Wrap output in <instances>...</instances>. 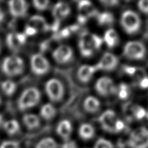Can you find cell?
Masks as SVG:
<instances>
[{
	"mask_svg": "<svg viewBox=\"0 0 148 148\" xmlns=\"http://www.w3.org/2000/svg\"><path fill=\"white\" fill-rule=\"evenodd\" d=\"M121 25L127 33L133 35L138 32L140 28V18L133 10H126L121 14Z\"/></svg>",
	"mask_w": 148,
	"mask_h": 148,
	"instance_id": "cell-1",
	"label": "cell"
},
{
	"mask_svg": "<svg viewBox=\"0 0 148 148\" xmlns=\"http://www.w3.org/2000/svg\"><path fill=\"white\" fill-rule=\"evenodd\" d=\"M40 97V92L36 88L31 87L26 89L18 99V108L23 111L34 107L39 103Z\"/></svg>",
	"mask_w": 148,
	"mask_h": 148,
	"instance_id": "cell-2",
	"label": "cell"
},
{
	"mask_svg": "<svg viewBox=\"0 0 148 148\" xmlns=\"http://www.w3.org/2000/svg\"><path fill=\"white\" fill-rule=\"evenodd\" d=\"M2 70L5 75L9 77L20 75L24 70V62L19 57H8L3 62Z\"/></svg>",
	"mask_w": 148,
	"mask_h": 148,
	"instance_id": "cell-3",
	"label": "cell"
},
{
	"mask_svg": "<svg viewBox=\"0 0 148 148\" xmlns=\"http://www.w3.org/2000/svg\"><path fill=\"white\" fill-rule=\"evenodd\" d=\"M130 148H148V129L139 127L132 132L128 140Z\"/></svg>",
	"mask_w": 148,
	"mask_h": 148,
	"instance_id": "cell-4",
	"label": "cell"
},
{
	"mask_svg": "<svg viewBox=\"0 0 148 148\" xmlns=\"http://www.w3.org/2000/svg\"><path fill=\"white\" fill-rule=\"evenodd\" d=\"M45 90L49 99L53 102L60 101L64 96V86L59 79H50L46 83Z\"/></svg>",
	"mask_w": 148,
	"mask_h": 148,
	"instance_id": "cell-5",
	"label": "cell"
},
{
	"mask_svg": "<svg viewBox=\"0 0 148 148\" xmlns=\"http://www.w3.org/2000/svg\"><path fill=\"white\" fill-rule=\"evenodd\" d=\"M123 53L129 59L141 60L146 55V47L142 42L131 41L124 46Z\"/></svg>",
	"mask_w": 148,
	"mask_h": 148,
	"instance_id": "cell-6",
	"label": "cell"
},
{
	"mask_svg": "<svg viewBox=\"0 0 148 148\" xmlns=\"http://www.w3.org/2000/svg\"><path fill=\"white\" fill-rule=\"evenodd\" d=\"M31 67L33 72L36 75H43L49 72L50 64L43 55L35 54L31 57Z\"/></svg>",
	"mask_w": 148,
	"mask_h": 148,
	"instance_id": "cell-7",
	"label": "cell"
},
{
	"mask_svg": "<svg viewBox=\"0 0 148 148\" xmlns=\"http://www.w3.org/2000/svg\"><path fill=\"white\" fill-rule=\"evenodd\" d=\"M117 120L116 113L112 110L105 111L99 118V123L103 129L111 133H116L115 123Z\"/></svg>",
	"mask_w": 148,
	"mask_h": 148,
	"instance_id": "cell-8",
	"label": "cell"
},
{
	"mask_svg": "<svg viewBox=\"0 0 148 148\" xmlns=\"http://www.w3.org/2000/svg\"><path fill=\"white\" fill-rule=\"evenodd\" d=\"M95 88L97 93L103 96H107L116 91L113 81L108 77H103L99 79L95 85Z\"/></svg>",
	"mask_w": 148,
	"mask_h": 148,
	"instance_id": "cell-9",
	"label": "cell"
},
{
	"mask_svg": "<svg viewBox=\"0 0 148 148\" xmlns=\"http://www.w3.org/2000/svg\"><path fill=\"white\" fill-rule=\"evenodd\" d=\"M53 57L59 64H66L69 62L73 58V50L70 46L62 45L55 49Z\"/></svg>",
	"mask_w": 148,
	"mask_h": 148,
	"instance_id": "cell-10",
	"label": "cell"
},
{
	"mask_svg": "<svg viewBox=\"0 0 148 148\" xmlns=\"http://www.w3.org/2000/svg\"><path fill=\"white\" fill-rule=\"evenodd\" d=\"M118 64V59L117 57L110 53H106L103 55L96 67L97 70L112 71L117 67Z\"/></svg>",
	"mask_w": 148,
	"mask_h": 148,
	"instance_id": "cell-11",
	"label": "cell"
},
{
	"mask_svg": "<svg viewBox=\"0 0 148 148\" xmlns=\"http://www.w3.org/2000/svg\"><path fill=\"white\" fill-rule=\"evenodd\" d=\"M10 13L12 16L19 18L24 16L28 9L27 2L23 0H13L9 2Z\"/></svg>",
	"mask_w": 148,
	"mask_h": 148,
	"instance_id": "cell-12",
	"label": "cell"
},
{
	"mask_svg": "<svg viewBox=\"0 0 148 148\" xmlns=\"http://www.w3.org/2000/svg\"><path fill=\"white\" fill-rule=\"evenodd\" d=\"M70 8L69 5L63 2H59L55 4L53 10V14L55 18V20L58 22L65 19L70 14Z\"/></svg>",
	"mask_w": 148,
	"mask_h": 148,
	"instance_id": "cell-13",
	"label": "cell"
},
{
	"mask_svg": "<svg viewBox=\"0 0 148 148\" xmlns=\"http://www.w3.org/2000/svg\"><path fill=\"white\" fill-rule=\"evenodd\" d=\"M97 70L96 66L83 65L79 68L77 72V77L79 81L83 83H86L91 80L94 74Z\"/></svg>",
	"mask_w": 148,
	"mask_h": 148,
	"instance_id": "cell-14",
	"label": "cell"
},
{
	"mask_svg": "<svg viewBox=\"0 0 148 148\" xmlns=\"http://www.w3.org/2000/svg\"><path fill=\"white\" fill-rule=\"evenodd\" d=\"M72 130V125L70 121L67 120H64L58 124L56 131L60 137H61L65 141H68L70 138Z\"/></svg>",
	"mask_w": 148,
	"mask_h": 148,
	"instance_id": "cell-15",
	"label": "cell"
},
{
	"mask_svg": "<svg viewBox=\"0 0 148 148\" xmlns=\"http://www.w3.org/2000/svg\"><path fill=\"white\" fill-rule=\"evenodd\" d=\"M78 9L80 14L87 18L97 16V11L91 2L89 1H81L78 3Z\"/></svg>",
	"mask_w": 148,
	"mask_h": 148,
	"instance_id": "cell-16",
	"label": "cell"
},
{
	"mask_svg": "<svg viewBox=\"0 0 148 148\" xmlns=\"http://www.w3.org/2000/svg\"><path fill=\"white\" fill-rule=\"evenodd\" d=\"M80 39L86 42L87 44L93 47L94 50L99 49L101 47L103 42L102 38H100L99 36L90 33H84L81 36Z\"/></svg>",
	"mask_w": 148,
	"mask_h": 148,
	"instance_id": "cell-17",
	"label": "cell"
},
{
	"mask_svg": "<svg viewBox=\"0 0 148 148\" xmlns=\"http://www.w3.org/2000/svg\"><path fill=\"white\" fill-rule=\"evenodd\" d=\"M37 31H47L49 29L50 26L47 24L46 20L39 15H35L31 17L29 20V25Z\"/></svg>",
	"mask_w": 148,
	"mask_h": 148,
	"instance_id": "cell-18",
	"label": "cell"
},
{
	"mask_svg": "<svg viewBox=\"0 0 148 148\" xmlns=\"http://www.w3.org/2000/svg\"><path fill=\"white\" fill-rule=\"evenodd\" d=\"M79 135L84 140H89L94 138L95 129L91 124L83 123L79 129Z\"/></svg>",
	"mask_w": 148,
	"mask_h": 148,
	"instance_id": "cell-19",
	"label": "cell"
},
{
	"mask_svg": "<svg viewBox=\"0 0 148 148\" xmlns=\"http://www.w3.org/2000/svg\"><path fill=\"white\" fill-rule=\"evenodd\" d=\"M101 103L96 97L89 96L86 97L84 101V109L86 112L90 113H96L100 109Z\"/></svg>",
	"mask_w": 148,
	"mask_h": 148,
	"instance_id": "cell-20",
	"label": "cell"
},
{
	"mask_svg": "<svg viewBox=\"0 0 148 148\" xmlns=\"http://www.w3.org/2000/svg\"><path fill=\"white\" fill-rule=\"evenodd\" d=\"M103 39L107 46L110 48H112L116 46L119 41L118 34L113 29H109L105 32Z\"/></svg>",
	"mask_w": 148,
	"mask_h": 148,
	"instance_id": "cell-21",
	"label": "cell"
},
{
	"mask_svg": "<svg viewBox=\"0 0 148 148\" xmlns=\"http://www.w3.org/2000/svg\"><path fill=\"white\" fill-rule=\"evenodd\" d=\"M23 122L27 129L30 130L38 128L40 125V120L38 116L31 114H27L23 116Z\"/></svg>",
	"mask_w": 148,
	"mask_h": 148,
	"instance_id": "cell-22",
	"label": "cell"
},
{
	"mask_svg": "<svg viewBox=\"0 0 148 148\" xmlns=\"http://www.w3.org/2000/svg\"><path fill=\"white\" fill-rule=\"evenodd\" d=\"M57 114V110L53 105L49 103L45 104L42 107L40 115L44 120H50L53 118Z\"/></svg>",
	"mask_w": 148,
	"mask_h": 148,
	"instance_id": "cell-23",
	"label": "cell"
},
{
	"mask_svg": "<svg viewBox=\"0 0 148 148\" xmlns=\"http://www.w3.org/2000/svg\"><path fill=\"white\" fill-rule=\"evenodd\" d=\"M97 20L99 25H110L114 23V18L112 13L105 12L97 14Z\"/></svg>",
	"mask_w": 148,
	"mask_h": 148,
	"instance_id": "cell-24",
	"label": "cell"
},
{
	"mask_svg": "<svg viewBox=\"0 0 148 148\" xmlns=\"http://www.w3.org/2000/svg\"><path fill=\"white\" fill-rule=\"evenodd\" d=\"M79 48L80 50L81 54L84 57H91L95 51L93 47L81 39L79 40Z\"/></svg>",
	"mask_w": 148,
	"mask_h": 148,
	"instance_id": "cell-25",
	"label": "cell"
},
{
	"mask_svg": "<svg viewBox=\"0 0 148 148\" xmlns=\"http://www.w3.org/2000/svg\"><path fill=\"white\" fill-rule=\"evenodd\" d=\"M4 129L10 135H14L20 129V125L16 120L8 121L4 124Z\"/></svg>",
	"mask_w": 148,
	"mask_h": 148,
	"instance_id": "cell-26",
	"label": "cell"
},
{
	"mask_svg": "<svg viewBox=\"0 0 148 148\" xmlns=\"http://www.w3.org/2000/svg\"><path fill=\"white\" fill-rule=\"evenodd\" d=\"M7 44L8 47L12 51H18L22 45L14 33H9L7 36Z\"/></svg>",
	"mask_w": 148,
	"mask_h": 148,
	"instance_id": "cell-27",
	"label": "cell"
},
{
	"mask_svg": "<svg viewBox=\"0 0 148 148\" xmlns=\"http://www.w3.org/2000/svg\"><path fill=\"white\" fill-rule=\"evenodd\" d=\"M35 148H58V144L53 138L47 137L40 140L36 144Z\"/></svg>",
	"mask_w": 148,
	"mask_h": 148,
	"instance_id": "cell-28",
	"label": "cell"
},
{
	"mask_svg": "<svg viewBox=\"0 0 148 148\" xmlns=\"http://www.w3.org/2000/svg\"><path fill=\"white\" fill-rule=\"evenodd\" d=\"M1 89L7 96H11L16 89V84L11 81H5L1 84Z\"/></svg>",
	"mask_w": 148,
	"mask_h": 148,
	"instance_id": "cell-29",
	"label": "cell"
},
{
	"mask_svg": "<svg viewBox=\"0 0 148 148\" xmlns=\"http://www.w3.org/2000/svg\"><path fill=\"white\" fill-rule=\"evenodd\" d=\"M129 88L125 83H121L118 88V95L120 99H125L129 96Z\"/></svg>",
	"mask_w": 148,
	"mask_h": 148,
	"instance_id": "cell-30",
	"label": "cell"
},
{
	"mask_svg": "<svg viewBox=\"0 0 148 148\" xmlns=\"http://www.w3.org/2000/svg\"><path fill=\"white\" fill-rule=\"evenodd\" d=\"M133 114L136 120H140L147 116L146 110L138 105H136L133 107Z\"/></svg>",
	"mask_w": 148,
	"mask_h": 148,
	"instance_id": "cell-31",
	"label": "cell"
},
{
	"mask_svg": "<svg viewBox=\"0 0 148 148\" xmlns=\"http://www.w3.org/2000/svg\"><path fill=\"white\" fill-rule=\"evenodd\" d=\"M94 148H114L112 144L105 138H99L97 140Z\"/></svg>",
	"mask_w": 148,
	"mask_h": 148,
	"instance_id": "cell-32",
	"label": "cell"
},
{
	"mask_svg": "<svg viewBox=\"0 0 148 148\" xmlns=\"http://www.w3.org/2000/svg\"><path fill=\"white\" fill-rule=\"evenodd\" d=\"M49 1L46 0H35L33 1V5L37 10L40 11L46 10L49 6Z\"/></svg>",
	"mask_w": 148,
	"mask_h": 148,
	"instance_id": "cell-33",
	"label": "cell"
},
{
	"mask_svg": "<svg viewBox=\"0 0 148 148\" xmlns=\"http://www.w3.org/2000/svg\"><path fill=\"white\" fill-rule=\"evenodd\" d=\"M0 148H20V144L16 141H5L0 145Z\"/></svg>",
	"mask_w": 148,
	"mask_h": 148,
	"instance_id": "cell-34",
	"label": "cell"
},
{
	"mask_svg": "<svg viewBox=\"0 0 148 148\" xmlns=\"http://www.w3.org/2000/svg\"><path fill=\"white\" fill-rule=\"evenodd\" d=\"M138 7L143 13L148 14V0H141L138 3Z\"/></svg>",
	"mask_w": 148,
	"mask_h": 148,
	"instance_id": "cell-35",
	"label": "cell"
},
{
	"mask_svg": "<svg viewBox=\"0 0 148 148\" xmlns=\"http://www.w3.org/2000/svg\"><path fill=\"white\" fill-rule=\"evenodd\" d=\"M124 128H125V124H124L123 121L121 120L118 119L115 123V131L116 133H120V132L122 131Z\"/></svg>",
	"mask_w": 148,
	"mask_h": 148,
	"instance_id": "cell-36",
	"label": "cell"
},
{
	"mask_svg": "<svg viewBox=\"0 0 148 148\" xmlns=\"http://www.w3.org/2000/svg\"><path fill=\"white\" fill-rule=\"evenodd\" d=\"M38 32L35 28L31 27L30 25H28L25 29V35L26 36H33L36 35V34Z\"/></svg>",
	"mask_w": 148,
	"mask_h": 148,
	"instance_id": "cell-37",
	"label": "cell"
},
{
	"mask_svg": "<svg viewBox=\"0 0 148 148\" xmlns=\"http://www.w3.org/2000/svg\"><path fill=\"white\" fill-rule=\"evenodd\" d=\"M61 148H77V145L74 141L68 140L62 145Z\"/></svg>",
	"mask_w": 148,
	"mask_h": 148,
	"instance_id": "cell-38",
	"label": "cell"
},
{
	"mask_svg": "<svg viewBox=\"0 0 148 148\" xmlns=\"http://www.w3.org/2000/svg\"><path fill=\"white\" fill-rule=\"evenodd\" d=\"M16 36L21 45L24 44L27 40V36L24 33H15Z\"/></svg>",
	"mask_w": 148,
	"mask_h": 148,
	"instance_id": "cell-39",
	"label": "cell"
},
{
	"mask_svg": "<svg viewBox=\"0 0 148 148\" xmlns=\"http://www.w3.org/2000/svg\"><path fill=\"white\" fill-rule=\"evenodd\" d=\"M72 31H71L70 27H66L60 32V36L61 38H68L70 35Z\"/></svg>",
	"mask_w": 148,
	"mask_h": 148,
	"instance_id": "cell-40",
	"label": "cell"
},
{
	"mask_svg": "<svg viewBox=\"0 0 148 148\" xmlns=\"http://www.w3.org/2000/svg\"><path fill=\"white\" fill-rule=\"evenodd\" d=\"M140 86L142 88H148V77L146 76L143 77L140 81Z\"/></svg>",
	"mask_w": 148,
	"mask_h": 148,
	"instance_id": "cell-41",
	"label": "cell"
},
{
	"mask_svg": "<svg viewBox=\"0 0 148 148\" xmlns=\"http://www.w3.org/2000/svg\"><path fill=\"white\" fill-rule=\"evenodd\" d=\"M101 3L103 5H104L107 7H114L117 5L119 3V1H113V0H111V1H106V0H104V1H101Z\"/></svg>",
	"mask_w": 148,
	"mask_h": 148,
	"instance_id": "cell-42",
	"label": "cell"
},
{
	"mask_svg": "<svg viewBox=\"0 0 148 148\" xmlns=\"http://www.w3.org/2000/svg\"><path fill=\"white\" fill-rule=\"evenodd\" d=\"M125 72L129 75H133L136 72V68L132 66H126L125 68Z\"/></svg>",
	"mask_w": 148,
	"mask_h": 148,
	"instance_id": "cell-43",
	"label": "cell"
},
{
	"mask_svg": "<svg viewBox=\"0 0 148 148\" xmlns=\"http://www.w3.org/2000/svg\"><path fill=\"white\" fill-rule=\"evenodd\" d=\"M87 20H88V18L82 15L81 14H79L77 16V21L79 22V23H81V24H84L86 22Z\"/></svg>",
	"mask_w": 148,
	"mask_h": 148,
	"instance_id": "cell-44",
	"label": "cell"
},
{
	"mask_svg": "<svg viewBox=\"0 0 148 148\" xmlns=\"http://www.w3.org/2000/svg\"><path fill=\"white\" fill-rule=\"evenodd\" d=\"M59 25H60V22H58V21L55 20L53 25L51 27H50V28H51L53 31H57V30L59 29Z\"/></svg>",
	"mask_w": 148,
	"mask_h": 148,
	"instance_id": "cell-45",
	"label": "cell"
},
{
	"mask_svg": "<svg viewBox=\"0 0 148 148\" xmlns=\"http://www.w3.org/2000/svg\"><path fill=\"white\" fill-rule=\"evenodd\" d=\"M5 18V14L3 10L0 9V23H1L3 21Z\"/></svg>",
	"mask_w": 148,
	"mask_h": 148,
	"instance_id": "cell-46",
	"label": "cell"
},
{
	"mask_svg": "<svg viewBox=\"0 0 148 148\" xmlns=\"http://www.w3.org/2000/svg\"><path fill=\"white\" fill-rule=\"evenodd\" d=\"M1 121H2V118H1V116H0V124H1Z\"/></svg>",
	"mask_w": 148,
	"mask_h": 148,
	"instance_id": "cell-47",
	"label": "cell"
},
{
	"mask_svg": "<svg viewBox=\"0 0 148 148\" xmlns=\"http://www.w3.org/2000/svg\"><path fill=\"white\" fill-rule=\"evenodd\" d=\"M0 51H1V41H0Z\"/></svg>",
	"mask_w": 148,
	"mask_h": 148,
	"instance_id": "cell-48",
	"label": "cell"
},
{
	"mask_svg": "<svg viewBox=\"0 0 148 148\" xmlns=\"http://www.w3.org/2000/svg\"><path fill=\"white\" fill-rule=\"evenodd\" d=\"M147 116V119H148V113H147V116Z\"/></svg>",
	"mask_w": 148,
	"mask_h": 148,
	"instance_id": "cell-49",
	"label": "cell"
},
{
	"mask_svg": "<svg viewBox=\"0 0 148 148\" xmlns=\"http://www.w3.org/2000/svg\"><path fill=\"white\" fill-rule=\"evenodd\" d=\"M0 102H1V99H0Z\"/></svg>",
	"mask_w": 148,
	"mask_h": 148,
	"instance_id": "cell-50",
	"label": "cell"
}]
</instances>
